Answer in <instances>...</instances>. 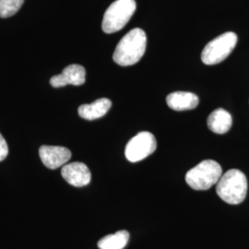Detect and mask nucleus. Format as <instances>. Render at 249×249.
I'll list each match as a JSON object with an SVG mask.
<instances>
[{
  "label": "nucleus",
  "instance_id": "ddd939ff",
  "mask_svg": "<svg viewBox=\"0 0 249 249\" xmlns=\"http://www.w3.org/2000/svg\"><path fill=\"white\" fill-rule=\"evenodd\" d=\"M129 239L128 231H116L114 234H109L103 237L98 242L100 249H123Z\"/></svg>",
  "mask_w": 249,
  "mask_h": 249
},
{
  "label": "nucleus",
  "instance_id": "2eb2a0df",
  "mask_svg": "<svg viewBox=\"0 0 249 249\" xmlns=\"http://www.w3.org/2000/svg\"><path fill=\"white\" fill-rule=\"evenodd\" d=\"M9 154V147L7 142L3 138V136L0 133V161L6 159V157Z\"/></svg>",
  "mask_w": 249,
  "mask_h": 249
},
{
  "label": "nucleus",
  "instance_id": "0eeeda50",
  "mask_svg": "<svg viewBox=\"0 0 249 249\" xmlns=\"http://www.w3.org/2000/svg\"><path fill=\"white\" fill-rule=\"evenodd\" d=\"M39 155L47 168L54 170L71 160V151L65 147L44 145L39 149Z\"/></svg>",
  "mask_w": 249,
  "mask_h": 249
},
{
  "label": "nucleus",
  "instance_id": "1a4fd4ad",
  "mask_svg": "<svg viewBox=\"0 0 249 249\" xmlns=\"http://www.w3.org/2000/svg\"><path fill=\"white\" fill-rule=\"evenodd\" d=\"M86 78L85 69L77 64H72L66 67L61 74L55 75L51 78L50 84L53 88H60L66 85L80 86L84 84Z\"/></svg>",
  "mask_w": 249,
  "mask_h": 249
},
{
  "label": "nucleus",
  "instance_id": "4468645a",
  "mask_svg": "<svg viewBox=\"0 0 249 249\" xmlns=\"http://www.w3.org/2000/svg\"><path fill=\"white\" fill-rule=\"evenodd\" d=\"M24 0H0V18L15 15L21 8Z\"/></svg>",
  "mask_w": 249,
  "mask_h": 249
},
{
  "label": "nucleus",
  "instance_id": "9d476101",
  "mask_svg": "<svg viewBox=\"0 0 249 249\" xmlns=\"http://www.w3.org/2000/svg\"><path fill=\"white\" fill-rule=\"evenodd\" d=\"M168 107L175 111H186L196 108L199 103L195 93L188 91L172 92L166 97Z\"/></svg>",
  "mask_w": 249,
  "mask_h": 249
},
{
  "label": "nucleus",
  "instance_id": "f8f14e48",
  "mask_svg": "<svg viewBox=\"0 0 249 249\" xmlns=\"http://www.w3.org/2000/svg\"><path fill=\"white\" fill-rule=\"evenodd\" d=\"M112 107V102L107 98L96 100L92 104L82 105L79 107V116L86 120H95L107 115Z\"/></svg>",
  "mask_w": 249,
  "mask_h": 249
},
{
  "label": "nucleus",
  "instance_id": "9b49d317",
  "mask_svg": "<svg viewBox=\"0 0 249 249\" xmlns=\"http://www.w3.org/2000/svg\"><path fill=\"white\" fill-rule=\"evenodd\" d=\"M232 119L229 112L223 108H218L209 116L207 124L210 130L216 134L227 133L231 129Z\"/></svg>",
  "mask_w": 249,
  "mask_h": 249
},
{
  "label": "nucleus",
  "instance_id": "7ed1b4c3",
  "mask_svg": "<svg viewBox=\"0 0 249 249\" xmlns=\"http://www.w3.org/2000/svg\"><path fill=\"white\" fill-rule=\"evenodd\" d=\"M223 176L221 165L213 160H205L186 175L187 185L195 190H208L218 183Z\"/></svg>",
  "mask_w": 249,
  "mask_h": 249
},
{
  "label": "nucleus",
  "instance_id": "f03ea898",
  "mask_svg": "<svg viewBox=\"0 0 249 249\" xmlns=\"http://www.w3.org/2000/svg\"><path fill=\"white\" fill-rule=\"evenodd\" d=\"M216 192L223 201L231 205L242 203L248 192V179L240 170L227 171L217 183Z\"/></svg>",
  "mask_w": 249,
  "mask_h": 249
},
{
  "label": "nucleus",
  "instance_id": "f257e3e1",
  "mask_svg": "<svg viewBox=\"0 0 249 249\" xmlns=\"http://www.w3.org/2000/svg\"><path fill=\"white\" fill-rule=\"evenodd\" d=\"M146 45L147 36L145 32L140 28H135L119 41L113 54V59L122 67L132 66L142 59Z\"/></svg>",
  "mask_w": 249,
  "mask_h": 249
},
{
  "label": "nucleus",
  "instance_id": "423d86ee",
  "mask_svg": "<svg viewBox=\"0 0 249 249\" xmlns=\"http://www.w3.org/2000/svg\"><path fill=\"white\" fill-rule=\"evenodd\" d=\"M156 148L157 142L153 134L143 131L137 134L126 144L124 155L130 162H137L150 156Z\"/></svg>",
  "mask_w": 249,
  "mask_h": 249
},
{
  "label": "nucleus",
  "instance_id": "6e6552de",
  "mask_svg": "<svg viewBox=\"0 0 249 249\" xmlns=\"http://www.w3.org/2000/svg\"><path fill=\"white\" fill-rule=\"evenodd\" d=\"M61 175L73 187H85L89 184L91 179V174L88 166L79 161L65 164L61 170Z\"/></svg>",
  "mask_w": 249,
  "mask_h": 249
},
{
  "label": "nucleus",
  "instance_id": "39448f33",
  "mask_svg": "<svg viewBox=\"0 0 249 249\" xmlns=\"http://www.w3.org/2000/svg\"><path fill=\"white\" fill-rule=\"evenodd\" d=\"M237 44V36L228 32L218 36L208 43L201 53V60L205 65H216L223 62L231 53Z\"/></svg>",
  "mask_w": 249,
  "mask_h": 249
},
{
  "label": "nucleus",
  "instance_id": "20e7f679",
  "mask_svg": "<svg viewBox=\"0 0 249 249\" xmlns=\"http://www.w3.org/2000/svg\"><path fill=\"white\" fill-rule=\"evenodd\" d=\"M135 0H116L107 9L102 23V29L106 34H114L122 30L136 10Z\"/></svg>",
  "mask_w": 249,
  "mask_h": 249
}]
</instances>
